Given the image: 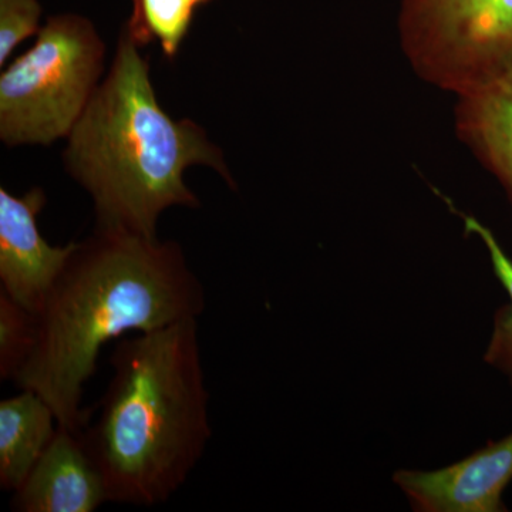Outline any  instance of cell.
<instances>
[{
	"instance_id": "cell-1",
	"label": "cell",
	"mask_w": 512,
	"mask_h": 512,
	"mask_svg": "<svg viewBox=\"0 0 512 512\" xmlns=\"http://www.w3.org/2000/svg\"><path fill=\"white\" fill-rule=\"evenodd\" d=\"M205 291L177 242L99 231L79 242L37 313V338L13 383L46 400L63 429L89 424L84 386L114 339L198 319Z\"/></svg>"
},
{
	"instance_id": "cell-2",
	"label": "cell",
	"mask_w": 512,
	"mask_h": 512,
	"mask_svg": "<svg viewBox=\"0 0 512 512\" xmlns=\"http://www.w3.org/2000/svg\"><path fill=\"white\" fill-rule=\"evenodd\" d=\"M99 416L82 440L111 503H167L212 437L198 319L120 339Z\"/></svg>"
},
{
	"instance_id": "cell-3",
	"label": "cell",
	"mask_w": 512,
	"mask_h": 512,
	"mask_svg": "<svg viewBox=\"0 0 512 512\" xmlns=\"http://www.w3.org/2000/svg\"><path fill=\"white\" fill-rule=\"evenodd\" d=\"M67 138L64 163L92 197L99 231L156 239L167 208L201 205L184 183L191 165H208L235 185L205 131L161 109L147 60L126 29L109 76Z\"/></svg>"
},
{
	"instance_id": "cell-4",
	"label": "cell",
	"mask_w": 512,
	"mask_h": 512,
	"mask_svg": "<svg viewBox=\"0 0 512 512\" xmlns=\"http://www.w3.org/2000/svg\"><path fill=\"white\" fill-rule=\"evenodd\" d=\"M104 45L79 15L47 19L32 49L0 76V138L8 146L69 137L100 86Z\"/></svg>"
},
{
	"instance_id": "cell-5",
	"label": "cell",
	"mask_w": 512,
	"mask_h": 512,
	"mask_svg": "<svg viewBox=\"0 0 512 512\" xmlns=\"http://www.w3.org/2000/svg\"><path fill=\"white\" fill-rule=\"evenodd\" d=\"M402 23L420 69L466 93L512 60V0H404Z\"/></svg>"
},
{
	"instance_id": "cell-6",
	"label": "cell",
	"mask_w": 512,
	"mask_h": 512,
	"mask_svg": "<svg viewBox=\"0 0 512 512\" xmlns=\"http://www.w3.org/2000/svg\"><path fill=\"white\" fill-rule=\"evenodd\" d=\"M46 195L36 187L22 197L0 188V284L10 299L37 315L50 289L79 247H52L40 234L37 217Z\"/></svg>"
},
{
	"instance_id": "cell-7",
	"label": "cell",
	"mask_w": 512,
	"mask_h": 512,
	"mask_svg": "<svg viewBox=\"0 0 512 512\" xmlns=\"http://www.w3.org/2000/svg\"><path fill=\"white\" fill-rule=\"evenodd\" d=\"M393 481L417 512L507 511L512 481V433L440 470H399Z\"/></svg>"
},
{
	"instance_id": "cell-8",
	"label": "cell",
	"mask_w": 512,
	"mask_h": 512,
	"mask_svg": "<svg viewBox=\"0 0 512 512\" xmlns=\"http://www.w3.org/2000/svg\"><path fill=\"white\" fill-rule=\"evenodd\" d=\"M109 501L103 476L87 453L82 431L57 427L53 440L13 493L18 512H93Z\"/></svg>"
},
{
	"instance_id": "cell-9",
	"label": "cell",
	"mask_w": 512,
	"mask_h": 512,
	"mask_svg": "<svg viewBox=\"0 0 512 512\" xmlns=\"http://www.w3.org/2000/svg\"><path fill=\"white\" fill-rule=\"evenodd\" d=\"M52 407L33 390L0 402V488L18 491L55 437Z\"/></svg>"
},
{
	"instance_id": "cell-10",
	"label": "cell",
	"mask_w": 512,
	"mask_h": 512,
	"mask_svg": "<svg viewBox=\"0 0 512 512\" xmlns=\"http://www.w3.org/2000/svg\"><path fill=\"white\" fill-rule=\"evenodd\" d=\"M463 126L512 198V60L466 93Z\"/></svg>"
},
{
	"instance_id": "cell-11",
	"label": "cell",
	"mask_w": 512,
	"mask_h": 512,
	"mask_svg": "<svg viewBox=\"0 0 512 512\" xmlns=\"http://www.w3.org/2000/svg\"><path fill=\"white\" fill-rule=\"evenodd\" d=\"M195 9L185 0H133L126 32L138 47L160 42L164 55L173 59L191 28Z\"/></svg>"
},
{
	"instance_id": "cell-12",
	"label": "cell",
	"mask_w": 512,
	"mask_h": 512,
	"mask_svg": "<svg viewBox=\"0 0 512 512\" xmlns=\"http://www.w3.org/2000/svg\"><path fill=\"white\" fill-rule=\"evenodd\" d=\"M457 214L464 221L468 234H476L484 242L488 254H490L494 274L510 298V302L495 313L493 336H491L484 360L488 365L497 367L498 370L510 377L512 383V261L500 247L490 229L484 227L476 218L468 217L463 212H457Z\"/></svg>"
},
{
	"instance_id": "cell-13",
	"label": "cell",
	"mask_w": 512,
	"mask_h": 512,
	"mask_svg": "<svg viewBox=\"0 0 512 512\" xmlns=\"http://www.w3.org/2000/svg\"><path fill=\"white\" fill-rule=\"evenodd\" d=\"M37 338V318L0 291V379L13 382Z\"/></svg>"
},
{
	"instance_id": "cell-14",
	"label": "cell",
	"mask_w": 512,
	"mask_h": 512,
	"mask_svg": "<svg viewBox=\"0 0 512 512\" xmlns=\"http://www.w3.org/2000/svg\"><path fill=\"white\" fill-rule=\"evenodd\" d=\"M42 6L37 0H0V64L16 46L40 32Z\"/></svg>"
},
{
	"instance_id": "cell-15",
	"label": "cell",
	"mask_w": 512,
	"mask_h": 512,
	"mask_svg": "<svg viewBox=\"0 0 512 512\" xmlns=\"http://www.w3.org/2000/svg\"><path fill=\"white\" fill-rule=\"evenodd\" d=\"M185 2L188 3V5L191 6V8H194L197 10L202 5H207L208 2H211V0H185Z\"/></svg>"
}]
</instances>
